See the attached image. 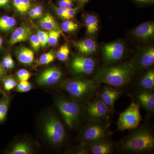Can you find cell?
Wrapping results in <instances>:
<instances>
[{
    "label": "cell",
    "mask_w": 154,
    "mask_h": 154,
    "mask_svg": "<svg viewBox=\"0 0 154 154\" xmlns=\"http://www.w3.org/2000/svg\"><path fill=\"white\" fill-rule=\"evenodd\" d=\"M134 70L133 63L106 67L101 69L94 78L96 84L102 83L113 87H120L131 79Z\"/></svg>",
    "instance_id": "6da1fadb"
},
{
    "label": "cell",
    "mask_w": 154,
    "mask_h": 154,
    "mask_svg": "<svg viewBox=\"0 0 154 154\" xmlns=\"http://www.w3.org/2000/svg\"><path fill=\"white\" fill-rule=\"evenodd\" d=\"M154 138L149 130L140 129L129 135L122 142L125 151L131 152L149 151L153 149Z\"/></svg>",
    "instance_id": "7a4b0ae2"
},
{
    "label": "cell",
    "mask_w": 154,
    "mask_h": 154,
    "mask_svg": "<svg viewBox=\"0 0 154 154\" xmlns=\"http://www.w3.org/2000/svg\"><path fill=\"white\" fill-rule=\"evenodd\" d=\"M57 105L69 128H73L85 116V110L74 101L61 98L57 101Z\"/></svg>",
    "instance_id": "3957f363"
},
{
    "label": "cell",
    "mask_w": 154,
    "mask_h": 154,
    "mask_svg": "<svg viewBox=\"0 0 154 154\" xmlns=\"http://www.w3.org/2000/svg\"><path fill=\"white\" fill-rule=\"evenodd\" d=\"M65 89L70 95L75 99L88 100L96 92V84L94 80L77 79L66 84Z\"/></svg>",
    "instance_id": "277c9868"
},
{
    "label": "cell",
    "mask_w": 154,
    "mask_h": 154,
    "mask_svg": "<svg viewBox=\"0 0 154 154\" xmlns=\"http://www.w3.org/2000/svg\"><path fill=\"white\" fill-rule=\"evenodd\" d=\"M141 120L139 106L133 100L129 107L119 114L117 126L121 131L134 129L138 126Z\"/></svg>",
    "instance_id": "5b68a950"
},
{
    "label": "cell",
    "mask_w": 154,
    "mask_h": 154,
    "mask_svg": "<svg viewBox=\"0 0 154 154\" xmlns=\"http://www.w3.org/2000/svg\"><path fill=\"white\" fill-rule=\"evenodd\" d=\"M99 120L93 119L85 128L82 135V140L85 145L105 139L108 135V128Z\"/></svg>",
    "instance_id": "8992f818"
},
{
    "label": "cell",
    "mask_w": 154,
    "mask_h": 154,
    "mask_svg": "<svg viewBox=\"0 0 154 154\" xmlns=\"http://www.w3.org/2000/svg\"><path fill=\"white\" fill-rule=\"evenodd\" d=\"M45 134L51 142L57 145L63 141L65 137V131L61 122L57 117L51 116L45 124Z\"/></svg>",
    "instance_id": "52a82bcc"
},
{
    "label": "cell",
    "mask_w": 154,
    "mask_h": 154,
    "mask_svg": "<svg viewBox=\"0 0 154 154\" xmlns=\"http://www.w3.org/2000/svg\"><path fill=\"white\" fill-rule=\"evenodd\" d=\"M71 67L77 74L90 75L94 72L95 63L94 60L82 55H75L71 63Z\"/></svg>",
    "instance_id": "ba28073f"
},
{
    "label": "cell",
    "mask_w": 154,
    "mask_h": 154,
    "mask_svg": "<svg viewBox=\"0 0 154 154\" xmlns=\"http://www.w3.org/2000/svg\"><path fill=\"white\" fill-rule=\"evenodd\" d=\"M87 114L96 120H105L108 117L110 110L102 99H96L89 103L86 107Z\"/></svg>",
    "instance_id": "9c48e42d"
},
{
    "label": "cell",
    "mask_w": 154,
    "mask_h": 154,
    "mask_svg": "<svg viewBox=\"0 0 154 154\" xmlns=\"http://www.w3.org/2000/svg\"><path fill=\"white\" fill-rule=\"evenodd\" d=\"M62 73L59 69L55 67L45 70L37 78V82L40 85H53L60 81Z\"/></svg>",
    "instance_id": "30bf717a"
},
{
    "label": "cell",
    "mask_w": 154,
    "mask_h": 154,
    "mask_svg": "<svg viewBox=\"0 0 154 154\" xmlns=\"http://www.w3.org/2000/svg\"><path fill=\"white\" fill-rule=\"evenodd\" d=\"M124 45L121 42H114L105 45L103 48L104 57L106 60L115 61L119 60L123 57Z\"/></svg>",
    "instance_id": "8fae6325"
},
{
    "label": "cell",
    "mask_w": 154,
    "mask_h": 154,
    "mask_svg": "<svg viewBox=\"0 0 154 154\" xmlns=\"http://www.w3.org/2000/svg\"><path fill=\"white\" fill-rule=\"evenodd\" d=\"M137 104L149 113L154 110V94L152 91L142 89L138 91L136 96Z\"/></svg>",
    "instance_id": "7c38bea8"
},
{
    "label": "cell",
    "mask_w": 154,
    "mask_h": 154,
    "mask_svg": "<svg viewBox=\"0 0 154 154\" xmlns=\"http://www.w3.org/2000/svg\"><path fill=\"white\" fill-rule=\"evenodd\" d=\"M137 38L143 41H148L153 38L154 24L153 22H146L137 27L133 31Z\"/></svg>",
    "instance_id": "4fadbf2b"
},
{
    "label": "cell",
    "mask_w": 154,
    "mask_h": 154,
    "mask_svg": "<svg viewBox=\"0 0 154 154\" xmlns=\"http://www.w3.org/2000/svg\"><path fill=\"white\" fill-rule=\"evenodd\" d=\"M89 150L93 154H108L113 150V146L110 142L105 139L96 141L88 145Z\"/></svg>",
    "instance_id": "5bb4252c"
},
{
    "label": "cell",
    "mask_w": 154,
    "mask_h": 154,
    "mask_svg": "<svg viewBox=\"0 0 154 154\" xmlns=\"http://www.w3.org/2000/svg\"><path fill=\"white\" fill-rule=\"evenodd\" d=\"M154 63V48L148 47L143 48L138 60V64L142 69L149 67Z\"/></svg>",
    "instance_id": "9a60e30c"
},
{
    "label": "cell",
    "mask_w": 154,
    "mask_h": 154,
    "mask_svg": "<svg viewBox=\"0 0 154 154\" xmlns=\"http://www.w3.org/2000/svg\"><path fill=\"white\" fill-rule=\"evenodd\" d=\"M119 91L112 88H104L101 92V99L103 101L110 110L113 108L116 101L120 95Z\"/></svg>",
    "instance_id": "2e32d148"
},
{
    "label": "cell",
    "mask_w": 154,
    "mask_h": 154,
    "mask_svg": "<svg viewBox=\"0 0 154 154\" xmlns=\"http://www.w3.org/2000/svg\"><path fill=\"white\" fill-rule=\"evenodd\" d=\"M30 28L27 26H21L17 28L12 34L9 40V43L13 45L18 43L26 41L31 35Z\"/></svg>",
    "instance_id": "e0dca14e"
},
{
    "label": "cell",
    "mask_w": 154,
    "mask_h": 154,
    "mask_svg": "<svg viewBox=\"0 0 154 154\" xmlns=\"http://www.w3.org/2000/svg\"><path fill=\"white\" fill-rule=\"evenodd\" d=\"M75 45L80 52L86 55H91L96 52L97 48L96 42L91 38L78 42Z\"/></svg>",
    "instance_id": "ac0fdd59"
},
{
    "label": "cell",
    "mask_w": 154,
    "mask_h": 154,
    "mask_svg": "<svg viewBox=\"0 0 154 154\" xmlns=\"http://www.w3.org/2000/svg\"><path fill=\"white\" fill-rule=\"evenodd\" d=\"M39 25L43 30H57L60 32L64 36L61 28L56 21L53 17L50 14H47L39 21Z\"/></svg>",
    "instance_id": "d6986e66"
},
{
    "label": "cell",
    "mask_w": 154,
    "mask_h": 154,
    "mask_svg": "<svg viewBox=\"0 0 154 154\" xmlns=\"http://www.w3.org/2000/svg\"><path fill=\"white\" fill-rule=\"evenodd\" d=\"M17 58L21 63L25 65L30 64L34 60V53L32 50L26 47H22L17 53Z\"/></svg>",
    "instance_id": "ffe728a7"
},
{
    "label": "cell",
    "mask_w": 154,
    "mask_h": 154,
    "mask_svg": "<svg viewBox=\"0 0 154 154\" xmlns=\"http://www.w3.org/2000/svg\"><path fill=\"white\" fill-rule=\"evenodd\" d=\"M140 85L142 89L152 91L154 88V70H149L142 78Z\"/></svg>",
    "instance_id": "44dd1931"
},
{
    "label": "cell",
    "mask_w": 154,
    "mask_h": 154,
    "mask_svg": "<svg viewBox=\"0 0 154 154\" xmlns=\"http://www.w3.org/2000/svg\"><path fill=\"white\" fill-rule=\"evenodd\" d=\"M85 25L87 33L89 35H93L98 31L99 20L96 16L88 15L85 19Z\"/></svg>",
    "instance_id": "7402d4cb"
},
{
    "label": "cell",
    "mask_w": 154,
    "mask_h": 154,
    "mask_svg": "<svg viewBox=\"0 0 154 154\" xmlns=\"http://www.w3.org/2000/svg\"><path fill=\"white\" fill-rule=\"evenodd\" d=\"M16 24V19L14 17L5 16L0 18V30L2 31L11 30Z\"/></svg>",
    "instance_id": "603a6c76"
},
{
    "label": "cell",
    "mask_w": 154,
    "mask_h": 154,
    "mask_svg": "<svg viewBox=\"0 0 154 154\" xmlns=\"http://www.w3.org/2000/svg\"><path fill=\"white\" fill-rule=\"evenodd\" d=\"M31 153L30 146L26 142L16 143L10 152L11 154H29Z\"/></svg>",
    "instance_id": "cb8c5ba5"
},
{
    "label": "cell",
    "mask_w": 154,
    "mask_h": 154,
    "mask_svg": "<svg viewBox=\"0 0 154 154\" xmlns=\"http://www.w3.org/2000/svg\"><path fill=\"white\" fill-rule=\"evenodd\" d=\"M15 8L21 14H26L30 8V0H13Z\"/></svg>",
    "instance_id": "d4e9b609"
},
{
    "label": "cell",
    "mask_w": 154,
    "mask_h": 154,
    "mask_svg": "<svg viewBox=\"0 0 154 154\" xmlns=\"http://www.w3.org/2000/svg\"><path fill=\"white\" fill-rule=\"evenodd\" d=\"M10 99L7 96H4L0 100V123L6 118L10 105Z\"/></svg>",
    "instance_id": "484cf974"
},
{
    "label": "cell",
    "mask_w": 154,
    "mask_h": 154,
    "mask_svg": "<svg viewBox=\"0 0 154 154\" xmlns=\"http://www.w3.org/2000/svg\"><path fill=\"white\" fill-rule=\"evenodd\" d=\"M69 53L68 45L67 44H64L59 48L57 52L56 57L58 60L64 61L67 59Z\"/></svg>",
    "instance_id": "4316f807"
},
{
    "label": "cell",
    "mask_w": 154,
    "mask_h": 154,
    "mask_svg": "<svg viewBox=\"0 0 154 154\" xmlns=\"http://www.w3.org/2000/svg\"><path fill=\"white\" fill-rule=\"evenodd\" d=\"M55 58V55L53 51H49L41 56L38 61V64L40 65L48 64L53 61Z\"/></svg>",
    "instance_id": "83f0119b"
},
{
    "label": "cell",
    "mask_w": 154,
    "mask_h": 154,
    "mask_svg": "<svg viewBox=\"0 0 154 154\" xmlns=\"http://www.w3.org/2000/svg\"><path fill=\"white\" fill-rule=\"evenodd\" d=\"M61 28L62 31L66 32H71L75 31L78 28L76 23L70 20H66L62 22L61 25Z\"/></svg>",
    "instance_id": "f1b7e54d"
},
{
    "label": "cell",
    "mask_w": 154,
    "mask_h": 154,
    "mask_svg": "<svg viewBox=\"0 0 154 154\" xmlns=\"http://www.w3.org/2000/svg\"><path fill=\"white\" fill-rule=\"evenodd\" d=\"M48 33V43L51 46H54L57 44L59 38L62 34L60 32L54 30H50Z\"/></svg>",
    "instance_id": "f546056e"
},
{
    "label": "cell",
    "mask_w": 154,
    "mask_h": 154,
    "mask_svg": "<svg viewBox=\"0 0 154 154\" xmlns=\"http://www.w3.org/2000/svg\"><path fill=\"white\" fill-rule=\"evenodd\" d=\"M37 35L39 38L41 47H45L48 43V33L42 30H38Z\"/></svg>",
    "instance_id": "4dcf8cb0"
},
{
    "label": "cell",
    "mask_w": 154,
    "mask_h": 154,
    "mask_svg": "<svg viewBox=\"0 0 154 154\" xmlns=\"http://www.w3.org/2000/svg\"><path fill=\"white\" fill-rule=\"evenodd\" d=\"M17 75L20 81H28L31 77V73L25 69H21L17 72Z\"/></svg>",
    "instance_id": "1f68e13d"
},
{
    "label": "cell",
    "mask_w": 154,
    "mask_h": 154,
    "mask_svg": "<svg viewBox=\"0 0 154 154\" xmlns=\"http://www.w3.org/2000/svg\"><path fill=\"white\" fill-rule=\"evenodd\" d=\"M14 61L10 55H8L3 58L2 66L3 68L7 69L13 68L14 66Z\"/></svg>",
    "instance_id": "d6a6232c"
},
{
    "label": "cell",
    "mask_w": 154,
    "mask_h": 154,
    "mask_svg": "<svg viewBox=\"0 0 154 154\" xmlns=\"http://www.w3.org/2000/svg\"><path fill=\"white\" fill-rule=\"evenodd\" d=\"M30 44L33 49L35 51L38 50L41 46L40 41L37 34H33L30 37Z\"/></svg>",
    "instance_id": "836d02e7"
},
{
    "label": "cell",
    "mask_w": 154,
    "mask_h": 154,
    "mask_svg": "<svg viewBox=\"0 0 154 154\" xmlns=\"http://www.w3.org/2000/svg\"><path fill=\"white\" fill-rule=\"evenodd\" d=\"M53 7L59 17H60L62 19L67 20L68 9L63 8L56 7V6L53 5Z\"/></svg>",
    "instance_id": "e575fe53"
},
{
    "label": "cell",
    "mask_w": 154,
    "mask_h": 154,
    "mask_svg": "<svg viewBox=\"0 0 154 154\" xmlns=\"http://www.w3.org/2000/svg\"><path fill=\"white\" fill-rule=\"evenodd\" d=\"M73 2L74 0H60L59 2V6L63 8H72Z\"/></svg>",
    "instance_id": "d590c367"
},
{
    "label": "cell",
    "mask_w": 154,
    "mask_h": 154,
    "mask_svg": "<svg viewBox=\"0 0 154 154\" xmlns=\"http://www.w3.org/2000/svg\"><path fill=\"white\" fill-rule=\"evenodd\" d=\"M77 11V8H70L67 9V20H69L73 18Z\"/></svg>",
    "instance_id": "8d00e7d4"
},
{
    "label": "cell",
    "mask_w": 154,
    "mask_h": 154,
    "mask_svg": "<svg viewBox=\"0 0 154 154\" xmlns=\"http://www.w3.org/2000/svg\"><path fill=\"white\" fill-rule=\"evenodd\" d=\"M28 82V81H20V82L17 86L16 91L18 92H21V91L25 88V86L27 85Z\"/></svg>",
    "instance_id": "74e56055"
},
{
    "label": "cell",
    "mask_w": 154,
    "mask_h": 154,
    "mask_svg": "<svg viewBox=\"0 0 154 154\" xmlns=\"http://www.w3.org/2000/svg\"><path fill=\"white\" fill-rule=\"evenodd\" d=\"M36 11V16L37 18H39L41 17L42 15V12H43V8L41 6H37L34 7Z\"/></svg>",
    "instance_id": "f35d334b"
},
{
    "label": "cell",
    "mask_w": 154,
    "mask_h": 154,
    "mask_svg": "<svg viewBox=\"0 0 154 154\" xmlns=\"http://www.w3.org/2000/svg\"><path fill=\"white\" fill-rule=\"evenodd\" d=\"M10 77H7L4 80V88H5V89L6 91H11V89H10Z\"/></svg>",
    "instance_id": "ab89813d"
},
{
    "label": "cell",
    "mask_w": 154,
    "mask_h": 154,
    "mask_svg": "<svg viewBox=\"0 0 154 154\" xmlns=\"http://www.w3.org/2000/svg\"><path fill=\"white\" fill-rule=\"evenodd\" d=\"M10 89L11 90L14 89L16 87L17 85V82L14 79V78L10 77Z\"/></svg>",
    "instance_id": "60d3db41"
},
{
    "label": "cell",
    "mask_w": 154,
    "mask_h": 154,
    "mask_svg": "<svg viewBox=\"0 0 154 154\" xmlns=\"http://www.w3.org/2000/svg\"><path fill=\"white\" fill-rule=\"evenodd\" d=\"M137 2L143 4H152L154 2V0H134Z\"/></svg>",
    "instance_id": "b9f144b4"
},
{
    "label": "cell",
    "mask_w": 154,
    "mask_h": 154,
    "mask_svg": "<svg viewBox=\"0 0 154 154\" xmlns=\"http://www.w3.org/2000/svg\"><path fill=\"white\" fill-rule=\"evenodd\" d=\"M31 89H32V86H31L30 83L28 82L27 85L25 86V88H23L20 92H21V93H25V92H28V91H30Z\"/></svg>",
    "instance_id": "7bdbcfd3"
},
{
    "label": "cell",
    "mask_w": 154,
    "mask_h": 154,
    "mask_svg": "<svg viewBox=\"0 0 154 154\" xmlns=\"http://www.w3.org/2000/svg\"><path fill=\"white\" fill-rule=\"evenodd\" d=\"M29 15L30 17L32 19H36L37 18V16H36V11L35 9L33 8L31 9L29 11Z\"/></svg>",
    "instance_id": "ee69618b"
},
{
    "label": "cell",
    "mask_w": 154,
    "mask_h": 154,
    "mask_svg": "<svg viewBox=\"0 0 154 154\" xmlns=\"http://www.w3.org/2000/svg\"><path fill=\"white\" fill-rule=\"evenodd\" d=\"M10 0H0V8L5 7L9 4Z\"/></svg>",
    "instance_id": "f6af8a7d"
},
{
    "label": "cell",
    "mask_w": 154,
    "mask_h": 154,
    "mask_svg": "<svg viewBox=\"0 0 154 154\" xmlns=\"http://www.w3.org/2000/svg\"><path fill=\"white\" fill-rule=\"evenodd\" d=\"M90 0H77L78 4L80 7H83L87 4Z\"/></svg>",
    "instance_id": "bcb514c9"
},
{
    "label": "cell",
    "mask_w": 154,
    "mask_h": 154,
    "mask_svg": "<svg viewBox=\"0 0 154 154\" xmlns=\"http://www.w3.org/2000/svg\"><path fill=\"white\" fill-rule=\"evenodd\" d=\"M4 74H5V72H4V69L2 66L0 64V78H2Z\"/></svg>",
    "instance_id": "7dc6e473"
},
{
    "label": "cell",
    "mask_w": 154,
    "mask_h": 154,
    "mask_svg": "<svg viewBox=\"0 0 154 154\" xmlns=\"http://www.w3.org/2000/svg\"><path fill=\"white\" fill-rule=\"evenodd\" d=\"M0 93H1V94H2L3 95H4V96H6L5 94V92H4V91H3V90H2V88H1V87H0Z\"/></svg>",
    "instance_id": "c3c4849f"
},
{
    "label": "cell",
    "mask_w": 154,
    "mask_h": 154,
    "mask_svg": "<svg viewBox=\"0 0 154 154\" xmlns=\"http://www.w3.org/2000/svg\"><path fill=\"white\" fill-rule=\"evenodd\" d=\"M2 39L0 37V48L2 47Z\"/></svg>",
    "instance_id": "681fc988"
}]
</instances>
